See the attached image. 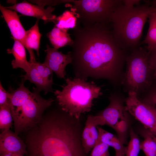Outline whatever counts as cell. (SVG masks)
I'll list each match as a JSON object with an SVG mask.
<instances>
[{
	"label": "cell",
	"instance_id": "cell-9",
	"mask_svg": "<svg viewBox=\"0 0 156 156\" xmlns=\"http://www.w3.org/2000/svg\"><path fill=\"white\" fill-rule=\"evenodd\" d=\"M44 6V5H35L23 1L5 7L14 10L23 15L33 17L37 18L38 20H42L45 23L52 22L56 24L57 17L52 14L54 8L49 6L45 9Z\"/></svg>",
	"mask_w": 156,
	"mask_h": 156
},
{
	"label": "cell",
	"instance_id": "cell-21",
	"mask_svg": "<svg viewBox=\"0 0 156 156\" xmlns=\"http://www.w3.org/2000/svg\"><path fill=\"white\" fill-rule=\"evenodd\" d=\"M0 107V129L3 131L10 129L13 121L10 107V100Z\"/></svg>",
	"mask_w": 156,
	"mask_h": 156
},
{
	"label": "cell",
	"instance_id": "cell-2",
	"mask_svg": "<svg viewBox=\"0 0 156 156\" xmlns=\"http://www.w3.org/2000/svg\"><path fill=\"white\" fill-rule=\"evenodd\" d=\"M63 111L42 116L25 132L27 156H85L78 125Z\"/></svg>",
	"mask_w": 156,
	"mask_h": 156
},
{
	"label": "cell",
	"instance_id": "cell-31",
	"mask_svg": "<svg viewBox=\"0 0 156 156\" xmlns=\"http://www.w3.org/2000/svg\"><path fill=\"white\" fill-rule=\"evenodd\" d=\"M145 104L153 114L156 121V107L154 106Z\"/></svg>",
	"mask_w": 156,
	"mask_h": 156
},
{
	"label": "cell",
	"instance_id": "cell-3",
	"mask_svg": "<svg viewBox=\"0 0 156 156\" xmlns=\"http://www.w3.org/2000/svg\"><path fill=\"white\" fill-rule=\"evenodd\" d=\"M145 1L144 4L132 7L122 3L112 15L110 23L114 38L119 46L127 52L141 45L145 24L150 14L156 11V7Z\"/></svg>",
	"mask_w": 156,
	"mask_h": 156
},
{
	"label": "cell",
	"instance_id": "cell-15",
	"mask_svg": "<svg viewBox=\"0 0 156 156\" xmlns=\"http://www.w3.org/2000/svg\"><path fill=\"white\" fill-rule=\"evenodd\" d=\"M22 77L23 80H29L35 85L38 91H44V94L53 91L52 85L54 84L53 81H48L43 77L38 72L34 63H31L30 69Z\"/></svg>",
	"mask_w": 156,
	"mask_h": 156
},
{
	"label": "cell",
	"instance_id": "cell-26",
	"mask_svg": "<svg viewBox=\"0 0 156 156\" xmlns=\"http://www.w3.org/2000/svg\"><path fill=\"white\" fill-rule=\"evenodd\" d=\"M96 142V141L91 136L82 142V145L85 153H88L94 147Z\"/></svg>",
	"mask_w": 156,
	"mask_h": 156
},
{
	"label": "cell",
	"instance_id": "cell-29",
	"mask_svg": "<svg viewBox=\"0 0 156 156\" xmlns=\"http://www.w3.org/2000/svg\"><path fill=\"white\" fill-rule=\"evenodd\" d=\"M140 0H122V2L124 5L132 7L140 4Z\"/></svg>",
	"mask_w": 156,
	"mask_h": 156
},
{
	"label": "cell",
	"instance_id": "cell-10",
	"mask_svg": "<svg viewBox=\"0 0 156 156\" xmlns=\"http://www.w3.org/2000/svg\"><path fill=\"white\" fill-rule=\"evenodd\" d=\"M46 48L45 51L47 55L44 63L55 73L58 77L65 79L66 74V67L72 63L71 51L64 54L57 49L51 47L48 44Z\"/></svg>",
	"mask_w": 156,
	"mask_h": 156
},
{
	"label": "cell",
	"instance_id": "cell-18",
	"mask_svg": "<svg viewBox=\"0 0 156 156\" xmlns=\"http://www.w3.org/2000/svg\"><path fill=\"white\" fill-rule=\"evenodd\" d=\"M47 36L53 48L58 49L67 45L70 46L73 43L67 31L55 26L47 34Z\"/></svg>",
	"mask_w": 156,
	"mask_h": 156
},
{
	"label": "cell",
	"instance_id": "cell-1",
	"mask_svg": "<svg viewBox=\"0 0 156 156\" xmlns=\"http://www.w3.org/2000/svg\"><path fill=\"white\" fill-rule=\"evenodd\" d=\"M73 32L71 64L75 77L115 83L127 55L115 41L110 23L81 27L76 22Z\"/></svg>",
	"mask_w": 156,
	"mask_h": 156
},
{
	"label": "cell",
	"instance_id": "cell-34",
	"mask_svg": "<svg viewBox=\"0 0 156 156\" xmlns=\"http://www.w3.org/2000/svg\"><path fill=\"white\" fill-rule=\"evenodd\" d=\"M149 131L151 136L156 143V135L152 133L149 130Z\"/></svg>",
	"mask_w": 156,
	"mask_h": 156
},
{
	"label": "cell",
	"instance_id": "cell-25",
	"mask_svg": "<svg viewBox=\"0 0 156 156\" xmlns=\"http://www.w3.org/2000/svg\"><path fill=\"white\" fill-rule=\"evenodd\" d=\"M109 147L107 144L98 142L92 148L90 156H109Z\"/></svg>",
	"mask_w": 156,
	"mask_h": 156
},
{
	"label": "cell",
	"instance_id": "cell-16",
	"mask_svg": "<svg viewBox=\"0 0 156 156\" xmlns=\"http://www.w3.org/2000/svg\"><path fill=\"white\" fill-rule=\"evenodd\" d=\"M98 131L99 137L97 142L104 143L114 149L115 156H125L126 147L118 138L102 128L97 126ZM97 143V142H96Z\"/></svg>",
	"mask_w": 156,
	"mask_h": 156
},
{
	"label": "cell",
	"instance_id": "cell-13",
	"mask_svg": "<svg viewBox=\"0 0 156 156\" xmlns=\"http://www.w3.org/2000/svg\"><path fill=\"white\" fill-rule=\"evenodd\" d=\"M3 152L27 155L25 142L10 129L3 131L0 134V153Z\"/></svg>",
	"mask_w": 156,
	"mask_h": 156
},
{
	"label": "cell",
	"instance_id": "cell-7",
	"mask_svg": "<svg viewBox=\"0 0 156 156\" xmlns=\"http://www.w3.org/2000/svg\"><path fill=\"white\" fill-rule=\"evenodd\" d=\"M33 92L21 106L12 114L14 132L17 135L26 132L41 119L44 111L54 100L46 99L39 94L40 91L33 87Z\"/></svg>",
	"mask_w": 156,
	"mask_h": 156
},
{
	"label": "cell",
	"instance_id": "cell-22",
	"mask_svg": "<svg viewBox=\"0 0 156 156\" xmlns=\"http://www.w3.org/2000/svg\"><path fill=\"white\" fill-rule=\"evenodd\" d=\"M129 132L130 140L128 146L126 147L125 156H138L140 150L139 138L132 128L130 129Z\"/></svg>",
	"mask_w": 156,
	"mask_h": 156
},
{
	"label": "cell",
	"instance_id": "cell-23",
	"mask_svg": "<svg viewBox=\"0 0 156 156\" xmlns=\"http://www.w3.org/2000/svg\"><path fill=\"white\" fill-rule=\"evenodd\" d=\"M70 12L66 11L62 15L57 17V23L55 25L57 27L67 31L70 28L73 29L75 27L77 20L73 15L71 16L70 15L68 17Z\"/></svg>",
	"mask_w": 156,
	"mask_h": 156
},
{
	"label": "cell",
	"instance_id": "cell-27",
	"mask_svg": "<svg viewBox=\"0 0 156 156\" xmlns=\"http://www.w3.org/2000/svg\"><path fill=\"white\" fill-rule=\"evenodd\" d=\"M0 84V106H1L9 101L10 94L5 90L1 82Z\"/></svg>",
	"mask_w": 156,
	"mask_h": 156
},
{
	"label": "cell",
	"instance_id": "cell-8",
	"mask_svg": "<svg viewBox=\"0 0 156 156\" xmlns=\"http://www.w3.org/2000/svg\"><path fill=\"white\" fill-rule=\"evenodd\" d=\"M137 96L134 92H128L125 101V110L140 122L145 129L156 135V121L154 116L147 105L140 101Z\"/></svg>",
	"mask_w": 156,
	"mask_h": 156
},
{
	"label": "cell",
	"instance_id": "cell-28",
	"mask_svg": "<svg viewBox=\"0 0 156 156\" xmlns=\"http://www.w3.org/2000/svg\"><path fill=\"white\" fill-rule=\"evenodd\" d=\"M143 102L153 106L156 105V90L152 92L144 99Z\"/></svg>",
	"mask_w": 156,
	"mask_h": 156
},
{
	"label": "cell",
	"instance_id": "cell-33",
	"mask_svg": "<svg viewBox=\"0 0 156 156\" xmlns=\"http://www.w3.org/2000/svg\"><path fill=\"white\" fill-rule=\"evenodd\" d=\"M147 2L150 5L156 7V0H153L151 1H147Z\"/></svg>",
	"mask_w": 156,
	"mask_h": 156
},
{
	"label": "cell",
	"instance_id": "cell-20",
	"mask_svg": "<svg viewBox=\"0 0 156 156\" xmlns=\"http://www.w3.org/2000/svg\"><path fill=\"white\" fill-rule=\"evenodd\" d=\"M144 139L140 144V149L146 156H156V143L151 136L149 130L144 129L140 131Z\"/></svg>",
	"mask_w": 156,
	"mask_h": 156
},
{
	"label": "cell",
	"instance_id": "cell-30",
	"mask_svg": "<svg viewBox=\"0 0 156 156\" xmlns=\"http://www.w3.org/2000/svg\"><path fill=\"white\" fill-rule=\"evenodd\" d=\"M0 156H24V155L16 153L3 152L0 153Z\"/></svg>",
	"mask_w": 156,
	"mask_h": 156
},
{
	"label": "cell",
	"instance_id": "cell-6",
	"mask_svg": "<svg viewBox=\"0 0 156 156\" xmlns=\"http://www.w3.org/2000/svg\"><path fill=\"white\" fill-rule=\"evenodd\" d=\"M71 10L83 26L110 23L112 15L122 0H73Z\"/></svg>",
	"mask_w": 156,
	"mask_h": 156
},
{
	"label": "cell",
	"instance_id": "cell-19",
	"mask_svg": "<svg viewBox=\"0 0 156 156\" xmlns=\"http://www.w3.org/2000/svg\"><path fill=\"white\" fill-rule=\"evenodd\" d=\"M148 18V29L141 45L144 44L148 49L152 52L156 51V11L152 12Z\"/></svg>",
	"mask_w": 156,
	"mask_h": 156
},
{
	"label": "cell",
	"instance_id": "cell-32",
	"mask_svg": "<svg viewBox=\"0 0 156 156\" xmlns=\"http://www.w3.org/2000/svg\"><path fill=\"white\" fill-rule=\"evenodd\" d=\"M151 65L153 70L154 77H156V62L152 64Z\"/></svg>",
	"mask_w": 156,
	"mask_h": 156
},
{
	"label": "cell",
	"instance_id": "cell-11",
	"mask_svg": "<svg viewBox=\"0 0 156 156\" xmlns=\"http://www.w3.org/2000/svg\"><path fill=\"white\" fill-rule=\"evenodd\" d=\"M108 106L98 115L100 116L104 123L113 129L120 119H123L126 115L122 101L114 95L109 98Z\"/></svg>",
	"mask_w": 156,
	"mask_h": 156
},
{
	"label": "cell",
	"instance_id": "cell-24",
	"mask_svg": "<svg viewBox=\"0 0 156 156\" xmlns=\"http://www.w3.org/2000/svg\"><path fill=\"white\" fill-rule=\"evenodd\" d=\"M35 67L38 73L45 79L53 81L52 71L44 63H34Z\"/></svg>",
	"mask_w": 156,
	"mask_h": 156
},
{
	"label": "cell",
	"instance_id": "cell-17",
	"mask_svg": "<svg viewBox=\"0 0 156 156\" xmlns=\"http://www.w3.org/2000/svg\"><path fill=\"white\" fill-rule=\"evenodd\" d=\"M41 36L38 27V20L29 29L26 31V41L28 48L31 63H35V56L33 49L35 50L38 56L39 55L40 41Z\"/></svg>",
	"mask_w": 156,
	"mask_h": 156
},
{
	"label": "cell",
	"instance_id": "cell-4",
	"mask_svg": "<svg viewBox=\"0 0 156 156\" xmlns=\"http://www.w3.org/2000/svg\"><path fill=\"white\" fill-rule=\"evenodd\" d=\"M61 90L53 92L61 109L78 120L90 111L94 101L102 95L101 88L93 81L75 77H68Z\"/></svg>",
	"mask_w": 156,
	"mask_h": 156
},
{
	"label": "cell",
	"instance_id": "cell-12",
	"mask_svg": "<svg viewBox=\"0 0 156 156\" xmlns=\"http://www.w3.org/2000/svg\"><path fill=\"white\" fill-rule=\"evenodd\" d=\"M0 11L14 40L22 43L28 51L26 41V31L22 25L16 11L0 5Z\"/></svg>",
	"mask_w": 156,
	"mask_h": 156
},
{
	"label": "cell",
	"instance_id": "cell-5",
	"mask_svg": "<svg viewBox=\"0 0 156 156\" xmlns=\"http://www.w3.org/2000/svg\"><path fill=\"white\" fill-rule=\"evenodd\" d=\"M151 56L146 46L138 47L127 56L123 83L129 92H134L138 95L151 85L154 77Z\"/></svg>",
	"mask_w": 156,
	"mask_h": 156
},
{
	"label": "cell",
	"instance_id": "cell-14",
	"mask_svg": "<svg viewBox=\"0 0 156 156\" xmlns=\"http://www.w3.org/2000/svg\"><path fill=\"white\" fill-rule=\"evenodd\" d=\"M25 48L20 42L14 40L12 48L7 51L8 53L12 54L14 57L11 62L13 68H21L26 73L31 68V63L27 60Z\"/></svg>",
	"mask_w": 156,
	"mask_h": 156
}]
</instances>
